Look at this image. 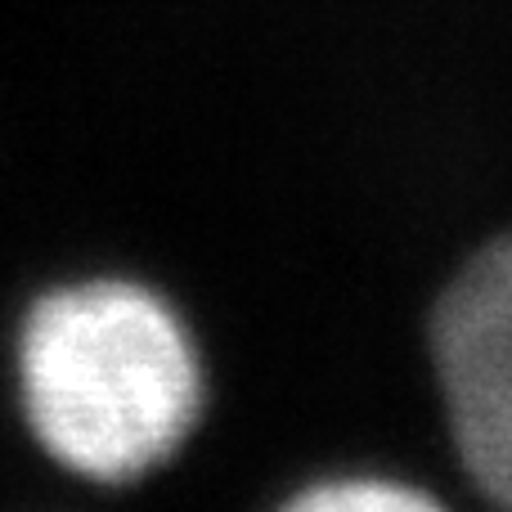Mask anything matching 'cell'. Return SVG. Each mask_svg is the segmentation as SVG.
I'll return each instance as SVG.
<instances>
[{
  "mask_svg": "<svg viewBox=\"0 0 512 512\" xmlns=\"http://www.w3.org/2000/svg\"><path fill=\"white\" fill-rule=\"evenodd\" d=\"M297 508L310 512H409V508H427L432 499L414 486H396L387 477H346V481H328L315 486L306 495L292 499Z\"/></svg>",
  "mask_w": 512,
  "mask_h": 512,
  "instance_id": "cell-3",
  "label": "cell"
},
{
  "mask_svg": "<svg viewBox=\"0 0 512 512\" xmlns=\"http://www.w3.org/2000/svg\"><path fill=\"white\" fill-rule=\"evenodd\" d=\"M18 373L36 441L90 481H135L158 468L203 405L198 355L171 306L113 279L36 301Z\"/></svg>",
  "mask_w": 512,
  "mask_h": 512,
  "instance_id": "cell-1",
  "label": "cell"
},
{
  "mask_svg": "<svg viewBox=\"0 0 512 512\" xmlns=\"http://www.w3.org/2000/svg\"><path fill=\"white\" fill-rule=\"evenodd\" d=\"M432 351L463 468L512 508V234L481 248L441 292Z\"/></svg>",
  "mask_w": 512,
  "mask_h": 512,
  "instance_id": "cell-2",
  "label": "cell"
}]
</instances>
